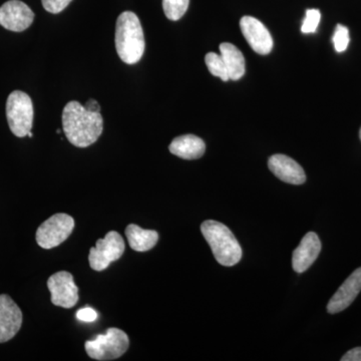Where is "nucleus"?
<instances>
[{"mask_svg":"<svg viewBox=\"0 0 361 361\" xmlns=\"http://www.w3.org/2000/svg\"><path fill=\"white\" fill-rule=\"evenodd\" d=\"M63 129L71 145L87 148L103 133V116L101 113L87 111L78 102H70L63 111Z\"/></svg>","mask_w":361,"mask_h":361,"instance_id":"f257e3e1","label":"nucleus"},{"mask_svg":"<svg viewBox=\"0 0 361 361\" xmlns=\"http://www.w3.org/2000/svg\"><path fill=\"white\" fill-rule=\"evenodd\" d=\"M116 49L123 63L135 65L141 61L145 52V37L141 21L137 14L125 11L116 20Z\"/></svg>","mask_w":361,"mask_h":361,"instance_id":"f03ea898","label":"nucleus"},{"mask_svg":"<svg viewBox=\"0 0 361 361\" xmlns=\"http://www.w3.org/2000/svg\"><path fill=\"white\" fill-rule=\"evenodd\" d=\"M201 232L221 265L232 267L241 260V246L227 226L218 221L207 220L201 225Z\"/></svg>","mask_w":361,"mask_h":361,"instance_id":"7ed1b4c3","label":"nucleus"},{"mask_svg":"<svg viewBox=\"0 0 361 361\" xmlns=\"http://www.w3.org/2000/svg\"><path fill=\"white\" fill-rule=\"evenodd\" d=\"M130 345L129 336L118 329H110L92 341L85 342L87 355L92 360L106 361L121 357Z\"/></svg>","mask_w":361,"mask_h":361,"instance_id":"20e7f679","label":"nucleus"},{"mask_svg":"<svg viewBox=\"0 0 361 361\" xmlns=\"http://www.w3.org/2000/svg\"><path fill=\"white\" fill-rule=\"evenodd\" d=\"M6 118L14 135L25 137L32 132L33 104L32 99L21 90H14L6 102Z\"/></svg>","mask_w":361,"mask_h":361,"instance_id":"39448f33","label":"nucleus"},{"mask_svg":"<svg viewBox=\"0 0 361 361\" xmlns=\"http://www.w3.org/2000/svg\"><path fill=\"white\" fill-rule=\"evenodd\" d=\"M75 220L65 213H59L44 221L37 231V242L42 248L51 249L61 245L71 236Z\"/></svg>","mask_w":361,"mask_h":361,"instance_id":"423d86ee","label":"nucleus"},{"mask_svg":"<svg viewBox=\"0 0 361 361\" xmlns=\"http://www.w3.org/2000/svg\"><path fill=\"white\" fill-rule=\"evenodd\" d=\"M125 241L118 232L111 231L104 239L97 240L96 247L90 248L89 261L92 270L104 271L122 257Z\"/></svg>","mask_w":361,"mask_h":361,"instance_id":"0eeeda50","label":"nucleus"},{"mask_svg":"<svg viewBox=\"0 0 361 361\" xmlns=\"http://www.w3.org/2000/svg\"><path fill=\"white\" fill-rule=\"evenodd\" d=\"M47 288L51 291V302L63 308H71L78 303V288L73 276L66 271L51 275L47 280Z\"/></svg>","mask_w":361,"mask_h":361,"instance_id":"6e6552de","label":"nucleus"},{"mask_svg":"<svg viewBox=\"0 0 361 361\" xmlns=\"http://www.w3.org/2000/svg\"><path fill=\"white\" fill-rule=\"evenodd\" d=\"M35 13L20 0H9L0 6V25L11 32H21L32 25Z\"/></svg>","mask_w":361,"mask_h":361,"instance_id":"1a4fd4ad","label":"nucleus"},{"mask_svg":"<svg viewBox=\"0 0 361 361\" xmlns=\"http://www.w3.org/2000/svg\"><path fill=\"white\" fill-rule=\"evenodd\" d=\"M240 27L254 51L265 56L272 51L273 39L269 30L257 18L244 16L240 20Z\"/></svg>","mask_w":361,"mask_h":361,"instance_id":"9d476101","label":"nucleus"},{"mask_svg":"<svg viewBox=\"0 0 361 361\" xmlns=\"http://www.w3.org/2000/svg\"><path fill=\"white\" fill-rule=\"evenodd\" d=\"M23 324V312L6 294L0 295V343L13 339Z\"/></svg>","mask_w":361,"mask_h":361,"instance_id":"9b49d317","label":"nucleus"},{"mask_svg":"<svg viewBox=\"0 0 361 361\" xmlns=\"http://www.w3.org/2000/svg\"><path fill=\"white\" fill-rule=\"evenodd\" d=\"M360 291L361 267L356 269L339 287L336 293L330 299L327 311L330 314H336L346 310L355 300Z\"/></svg>","mask_w":361,"mask_h":361,"instance_id":"f8f14e48","label":"nucleus"},{"mask_svg":"<svg viewBox=\"0 0 361 361\" xmlns=\"http://www.w3.org/2000/svg\"><path fill=\"white\" fill-rule=\"evenodd\" d=\"M322 251V242L314 232H310L303 237L300 244L293 252L292 266L297 273L305 272Z\"/></svg>","mask_w":361,"mask_h":361,"instance_id":"ddd939ff","label":"nucleus"},{"mask_svg":"<svg viewBox=\"0 0 361 361\" xmlns=\"http://www.w3.org/2000/svg\"><path fill=\"white\" fill-rule=\"evenodd\" d=\"M268 166L278 179L288 184L301 185L306 180L302 167L289 157L280 154L272 156L268 161Z\"/></svg>","mask_w":361,"mask_h":361,"instance_id":"4468645a","label":"nucleus"},{"mask_svg":"<svg viewBox=\"0 0 361 361\" xmlns=\"http://www.w3.org/2000/svg\"><path fill=\"white\" fill-rule=\"evenodd\" d=\"M173 155L185 159L196 160L203 157L206 151V145L203 140L194 135H184L175 137L169 147Z\"/></svg>","mask_w":361,"mask_h":361,"instance_id":"2eb2a0df","label":"nucleus"},{"mask_svg":"<svg viewBox=\"0 0 361 361\" xmlns=\"http://www.w3.org/2000/svg\"><path fill=\"white\" fill-rule=\"evenodd\" d=\"M129 245L133 250L146 252L151 250L159 241V233L154 230H145L140 226L130 224L126 229Z\"/></svg>","mask_w":361,"mask_h":361,"instance_id":"dca6fc26","label":"nucleus"},{"mask_svg":"<svg viewBox=\"0 0 361 361\" xmlns=\"http://www.w3.org/2000/svg\"><path fill=\"white\" fill-rule=\"evenodd\" d=\"M220 52L229 73L230 80H238L243 77L245 73V59L242 52L229 42H223L220 44Z\"/></svg>","mask_w":361,"mask_h":361,"instance_id":"f3484780","label":"nucleus"},{"mask_svg":"<svg viewBox=\"0 0 361 361\" xmlns=\"http://www.w3.org/2000/svg\"><path fill=\"white\" fill-rule=\"evenodd\" d=\"M207 68L214 77L220 78L221 80L227 82L229 80V73H228L227 68L224 61H223L221 54H215V52H209L206 54L205 58Z\"/></svg>","mask_w":361,"mask_h":361,"instance_id":"a211bd4d","label":"nucleus"},{"mask_svg":"<svg viewBox=\"0 0 361 361\" xmlns=\"http://www.w3.org/2000/svg\"><path fill=\"white\" fill-rule=\"evenodd\" d=\"M190 0H163L164 13L170 20H179L189 7Z\"/></svg>","mask_w":361,"mask_h":361,"instance_id":"6ab92c4d","label":"nucleus"},{"mask_svg":"<svg viewBox=\"0 0 361 361\" xmlns=\"http://www.w3.org/2000/svg\"><path fill=\"white\" fill-rule=\"evenodd\" d=\"M349 32L346 26L337 25L336 32H334L332 42H334V47L337 52H343L346 51L349 44Z\"/></svg>","mask_w":361,"mask_h":361,"instance_id":"aec40b11","label":"nucleus"},{"mask_svg":"<svg viewBox=\"0 0 361 361\" xmlns=\"http://www.w3.org/2000/svg\"><path fill=\"white\" fill-rule=\"evenodd\" d=\"M322 20V13L318 9H308L306 11V16L301 26V32L303 33H314L317 30Z\"/></svg>","mask_w":361,"mask_h":361,"instance_id":"412c9836","label":"nucleus"},{"mask_svg":"<svg viewBox=\"0 0 361 361\" xmlns=\"http://www.w3.org/2000/svg\"><path fill=\"white\" fill-rule=\"evenodd\" d=\"M73 0H42V6L47 13H59L68 7Z\"/></svg>","mask_w":361,"mask_h":361,"instance_id":"4be33fe9","label":"nucleus"},{"mask_svg":"<svg viewBox=\"0 0 361 361\" xmlns=\"http://www.w3.org/2000/svg\"><path fill=\"white\" fill-rule=\"evenodd\" d=\"M77 317L78 320L84 322H94L97 318V311L90 307L82 308L78 311Z\"/></svg>","mask_w":361,"mask_h":361,"instance_id":"5701e85b","label":"nucleus"},{"mask_svg":"<svg viewBox=\"0 0 361 361\" xmlns=\"http://www.w3.org/2000/svg\"><path fill=\"white\" fill-rule=\"evenodd\" d=\"M341 361H361V348H356L349 350L341 358Z\"/></svg>","mask_w":361,"mask_h":361,"instance_id":"b1692460","label":"nucleus"},{"mask_svg":"<svg viewBox=\"0 0 361 361\" xmlns=\"http://www.w3.org/2000/svg\"><path fill=\"white\" fill-rule=\"evenodd\" d=\"M85 108L87 111H94V113H101V106H99V104L97 103L96 99H89L85 104Z\"/></svg>","mask_w":361,"mask_h":361,"instance_id":"393cba45","label":"nucleus"},{"mask_svg":"<svg viewBox=\"0 0 361 361\" xmlns=\"http://www.w3.org/2000/svg\"><path fill=\"white\" fill-rule=\"evenodd\" d=\"M28 135V137H33V135H32V132L28 133V135Z\"/></svg>","mask_w":361,"mask_h":361,"instance_id":"a878e982","label":"nucleus"},{"mask_svg":"<svg viewBox=\"0 0 361 361\" xmlns=\"http://www.w3.org/2000/svg\"><path fill=\"white\" fill-rule=\"evenodd\" d=\"M360 140H361V129H360Z\"/></svg>","mask_w":361,"mask_h":361,"instance_id":"bb28decb","label":"nucleus"}]
</instances>
